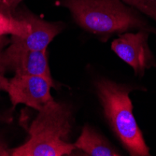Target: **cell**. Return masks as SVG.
Here are the masks:
<instances>
[{
    "label": "cell",
    "instance_id": "cell-1",
    "mask_svg": "<svg viewBox=\"0 0 156 156\" xmlns=\"http://www.w3.org/2000/svg\"><path fill=\"white\" fill-rule=\"evenodd\" d=\"M29 128V139L10 150L12 156H64L76 149L68 141L72 113L66 104L52 98L40 110Z\"/></svg>",
    "mask_w": 156,
    "mask_h": 156
},
{
    "label": "cell",
    "instance_id": "cell-2",
    "mask_svg": "<svg viewBox=\"0 0 156 156\" xmlns=\"http://www.w3.org/2000/svg\"><path fill=\"white\" fill-rule=\"evenodd\" d=\"M61 4L81 28L103 38L129 30L156 32L122 0H64Z\"/></svg>",
    "mask_w": 156,
    "mask_h": 156
},
{
    "label": "cell",
    "instance_id": "cell-3",
    "mask_svg": "<svg viewBox=\"0 0 156 156\" xmlns=\"http://www.w3.org/2000/svg\"><path fill=\"white\" fill-rule=\"evenodd\" d=\"M95 89L110 128L124 149L132 156L151 155L133 113L129 94L136 88L101 79Z\"/></svg>",
    "mask_w": 156,
    "mask_h": 156
},
{
    "label": "cell",
    "instance_id": "cell-4",
    "mask_svg": "<svg viewBox=\"0 0 156 156\" xmlns=\"http://www.w3.org/2000/svg\"><path fill=\"white\" fill-rule=\"evenodd\" d=\"M7 71L44 77L56 88L51 74L47 51H31L11 44L6 50L0 49V73Z\"/></svg>",
    "mask_w": 156,
    "mask_h": 156
},
{
    "label": "cell",
    "instance_id": "cell-5",
    "mask_svg": "<svg viewBox=\"0 0 156 156\" xmlns=\"http://www.w3.org/2000/svg\"><path fill=\"white\" fill-rule=\"evenodd\" d=\"M51 87L53 85L44 77L15 74L9 80L7 93L13 107L23 104L38 111L53 98L51 94Z\"/></svg>",
    "mask_w": 156,
    "mask_h": 156
},
{
    "label": "cell",
    "instance_id": "cell-6",
    "mask_svg": "<svg viewBox=\"0 0 156 156\" xmlns=\"http://www.w3.org/2000/svg\"><path fill=\"white\" fill-rule=\"evenodd\" d=\"M149 32L139 30L136 33H125L114 39L111 49L127 65L132 66L137 75L156 66L154 56L149 47Z\"/></svg>",
    "mask_w": 156,
    "mask_h": 156
},
{
    "label": "cell",
    "instance_id": "cell-7",
    "mask_svg": "<svg viewBox=\"0 0 156 156\" xmlns=\"http://www.w3.org/2000/svg\"><path fill=\"white\" fill-rule=\"evenodd\" d=\"M15 15L30 25V32L25 36H11L9 43L31 51H47L48 45L64 28L62 23H49L28 11H20Z\"/></svg>",
    "mask_w": 156,
    "mask_h": 156
},
{
    "label": "cell",
    "instance_id": "cell-8",
    "mask_svg": "<svg viewBox=\"0 0 156 156\" xmlns=\"http://www.w3.org/2000/svg\"><path fill=\"white\" fill-rule=\"evenodd\" d=\"M75 148L91 156L122 155L109 141L89 125H85L80 136L74 143Z\"/></svg>",
    "mask_w": 156,
    "mask_h": 156
},
{
    "label": "cell",
    "instance_id": "cell-9",
    "mask_svg": "<svg viewBox=\"0 0 156 156\" xmlns=\"http://www.w3.org/2000/svg\"><path fill=\"white\" fill-rule=\"evenodd\" d=\"M30 32V25L26 21L17 17L12 10L4 9L0 6V37L25 36Z\"/></svg>",
    "mask_w": 156,
    "mask_h": 156
},
{
    "label": "cell",
    "instance_id": "cell-10",
    "mask_svg": "<svg viewBox=\"0 0 156 156\" xmlns=\"http://www.w3.org/2000/svg\"><path fill=\"white\" fill-rule=\"evenodd\" d=\"M156 22V0H122Z\"/></svg>",
    "mask_w": 156,
    "mask_h": 156
},
{
    "label": "cell",
    "instance_id": "cell-11",
    "mask_svg": "<svg viewBox=\"0 0 156 156\" xmlns=\"http://www.w3.org/2000/svg\"><path fill=\"white\" fill-rule=\"evenodd\" d=\"M21 1H23V0H0V6L4 9L13 11Z\"/></svg>",
    "mask_w": 156,
    "mask_h": 156
},
{
    "label": "cell",
    "instance_id": "cell-12",
    "mask_svg": "<svg viewBox=\"0 0 156 156\" xmlns=\"http://www.w3.org/2000/svg\"><path fill=\"white\" fill-rule=\"evenodd\" d=\"M9 88V80L3 76L2 73H0V92L4 91L7 92Z\"/></svg>",
    "mask_w": 156,
    "mask_h": 156
},
{
    "label": "cell",
    "instance_id": "cell-13",
    "mask_svg": "<svg viewBox=\"0 0 156 156\" xmlns=\"http://www.w3.org/2000/svg\"><path fill=\"white\" fill-rule=\"evenodd\" d=\"M10 150L8 149L6 143H4L2 140H0V156H9Z\"/></svg>",
    "mask_w": 156,
    "mask_h": 156
},
{
    "label": "cell",
    "instance_id": "cell-14",
    "mask_svg": "<svg viewBox=\"0 0 156 156\" xmlns=\"http://www.w3.org/2000/svg\"><path fill=\"white\" fill-rule=\"evenodd\" d=\"M10 42V39L8 38L6 36H2L0 37V49H3L5 46H7Z\"/></svg>",
    "mask_w": 156,
    "mask_h": 156
}]
</instances>
